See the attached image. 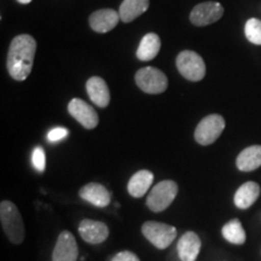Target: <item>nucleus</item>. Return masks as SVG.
Listing matches in <instances>:
<instances>
[{
    "mask_svg": "<svg viewBox=\"0 0 261 261\" xmlns=\"http://www.w3.org/2000/svg\"><path fill=\"white\" fill-rule=\"evenodd\" d=\"M152 181H154V174L150 171H146V169H142V171L133 174V177L129 179L127 190L133 197H143L151 187Z\"/></svg>",
    "mask_w": 261,
    "mask_h": 261,
    "instance_id": "nucleus-17",
    "label": "nucleus"
},
{
    "mask_svg": "<svg viewBox=\"0 0 261 261\" xmlns=\"http://www.w3.org/2000/svg\"><path fill=\"white\" fill-rule=\"evenodd\" d=\"M136 84L143 92L160 94L167 90L168 79L158 68L145 67L136 73Z\"/></svg>",
    "mask_w": 261,
    "mask_h": 261,
    "instance_id": "nucleus-3",
    "label": "nucleus"
},
{
    "mask_svg": "<svg viewBox=\"0 0 261 261\" xmlns=\"http://www.w3.org/2000/svg\"><path fill=\"white\" fill-rule=\"evenodd\" d=\"M68 112L85 128L93 129L98 125V114L96 110L80 98H74L70 100Z\"/></svg>",
    "mask_w": 261,
    "mask_h": 261,
    "instance_id": "nucleus-9",
    "label": "nucleus"
},
{
    "mask_svg": "<svg viewBox=\"0 0 261 261\" xmlns=\"http://www.w3.org/2000/svg\"><path fill=\"white\" fill-rule=\"evenodd\" d=\"M142 232L159 249H166L177 237V228L159 221H146L142 226Z\"/></svg>",
    "mask_w": 261,
    "mask_h": 261,
    "instance_id": "nucleus-6",
    "label": "nucleus"
},
{
    "mask_svg": "<svg viewBox=\"0 0 261 261\" xmlns=\"http://www.w3.org/2000/svg\"><path fill=\"white\" fill-rule=\"evenodd\" d=\"M246 37L254 45H261V21L257 18L248 19L244 27Z\"/></svg>",
    "mask_w": 261,
    "mask_h": 261,
    "instance_id": "nucleus-22",
    "label": "nucleus"
},
{
    "mask_svg": "<svg viewBox=\"0 0 261 261\" xmlns=\"http://www.w3.org/2000/svg\"><path fill=\"white\" fill-rule=\"evenodd\" d=\"M112 261H139V257L137 256L135 253L125 250V252L117 253L116 255L113 257Z\"/></svg>",
    "mask_w": 261,
    "mask_h": 261,
    "instance_id": "nucleus-25",
    "label": "nucleus"
},
{
    "mask_svg": "<svg viewBox=\"0 0 261 261\" xmlns=\"http://www.w3.org/2000/svg\"><path fill=\"white\" fill-rule=\"evenodd\" d=\"M80 197L96 207H107L112 201V196L106 187L98 182H89L80 189Z\"/></svg>",
    "mask_w": 261,
    "mask_h": 261,
    "instance_id": "nucleus-13",
    "label": "nucleus"
},
{
    "mask_svg": "<svg viewBox=\"0 0 261 261\" xmlns=\"http://www.w3.org/2000/svg\"><path fill=\"white\" fill-rule=\"evenodd\" d=\"M237 168L242 172H252L261 167V145L248 146L238 155Z\"/></svg>",
    "mask_w": 261,
    "mask_h": 261,
    "instance_id": "nucleus-18",
    "label": "nucleus"
},
{
    "mask_svg": "<svg viewBox=\"0 0 261 261\" xmlns=\"http://www.w3.org/2000/svg\"><path fill=\"white\" fill-rule=\"evenodd\" d=\"M86 91L92 103L99 108H106L109 106L110 92L108 85L102 77L92 76L87 80Z\"/></svg>",
    "mask_w": 261,
    "mask_h": 261,
    "instance_id": "nucleus-14",
    "label": "nucleus"
},
{
    "mask_svg": "<svg viewBox=\"0 0 261 261\" xmlns=\"http://www.w3.org/2000/svg\"><path fill=\"white\" fill-rule=\"evenodd\" d=\"M177 68L181 76L189 81H201L205 76L204 61L194 51L185 50L177 57Z\"/></svg>",
    "mask_w": 261,
    "mask_h": 261,
    "instance_id": "nucleus-5",
    "label": "nucleus"
},
{
    "mask_svg": "<svg viewBox=\"0 0 261 261\" xmlns=\"http://www.w3.org/2000/svg\"><path fill=\"white\" fill-rule=\"evenodd\" d=\"M68 136V129L64 128V127H56V128L51 129L47 135V139L48 142L55 143V142H60L65 137Z\"/></svg>",
    "mask_w": 261,
    "mask_h": 261,
    "instance_id": "nucleus-24",
    "label": "nucleus"
},
{
    "mask_svg": "<svg viewBox=\"0 0 261 261\" xmlns=\"http://www.w3.org/2000/svg\"><path fill=\"white\" fill-rule=\"evenodd\" d=\"M225 120L221 115L212 114L201 120L195 129V139L201 145H211L223 133Z\"/></svg>",
    "mask_w": 261,
    "mask_h": 261,
    "instance_id": "nucleus-7",
    "label": "nucleus"
},
{
    "mask_svg": "<svg viewBox=\"0 0 261 261\" xmlns=\"http://www.w3.org/2000/svg\"><path fill=\"white\" fill-rule=\"evenodd\" d=\"M77 244L73 233L63 231L58 236L56 247L52 253V261H76Z\"/></svg>",
    "mask_w": 261,
    "mask_h": 261,
    "instance_id": "nucleus-10",
    "label": "nucleus"
},
{
    "mask_svg": "<svg viewBox=\"0 0 261 261\" xmlns=\"http://www.w3.org/2000/svg\"><path fill=\"white\" fill-rule=\"evenodd\" d=\"M37 41L28 34L17 35L12 39L8 52V70L16 81H23L31 74L34 63Z\"/></svg>",
    "mask_w": 261,
    "mask_h": 261,
    "instance_id": "nucleus-1",
    "label": "nucleus"
},
{
    "mask_svg": "<svg viewBox=\"0 0 261 261\" xmlns=\"http://www.w3.org/2000/svg\"><path fill=\"white\" fill-rule=\"evenodd\" d=\"M177 249L181 261H195L201 250L200 237L192 231H188L179 240Z\"/></svg>",
    "mask_w": 261,
    "mask_h": 261,
    "instance_id": "nucleus-15",
    "label": "nucleus"
},
{
    "mask_svg": "<svg viewBox=\"0 0 261 261\" xmlns=\"http://www.w3.org/2000/svg\"><path fill=\"white\" fill-rule=\"evenodd\" d=\"M160 50H161V40L159 35L155 33H148L140 41L137 50V58L143 62L152 61L158 56Z\"/></svg>",
    "mask_w": 261,
    "mask_h": 261,
    "instance_id": "nucleus-19",
    "label": "nucleus"
},
{
    "mask_svg": "<svg viewBox=\"0 0 261 261\" xmlns=\"http://www.w3.org/2000/svg\"><path fill=\"white\" fill-rule=\"evenodd\" d=\"M149 0H123L120 5V18L125 23L135 21L149 9Z\"/></svg>",
    "mask_w": 261,
    "mask_h": 261,
    "instance_id": "nucleus-20",
    "label": "nucleus"
},
{
    "mask_svg": "<svg viewBox=\"0 0 261 261\" xmlns=\"http://www.w3.org/2000/svg\"><path fill=\"white\" fill-rule=\"evenodd\" d=\"M221 233L227 242L232 244H243L246 242V231L238 219H233L225 224Z\"/></svg>",
    "mask_w": 261,
    "mask_h": 261,
    "instance_id": "nucleus-21",
    "label": "nucleus"
},
{
    "mask_svg": "<svg viewBox=\"0 0 261 261\" xmlns=\"http://www.w3.org/2000/svg\"><path fill=\"white\" fill-rule=\"evenodd\" d=\"M18 3H21V4H29V3L32 2V0H17Z\"/></svg>",
    "mask_w": 261,
    "mask_h": 261,
    "instance_id": "nucleus-26",
    "label": "nucleus"
},
{
    "mask_svg": "<svg viewBox=\"0 0 261 261\" xmlns=\"http://www.w3.org/2000/svg\"><path fill=\"white\" fill-rule=\"evenodd\" d=\"M178 194V185L173 180H163L151 189L146 198V205L152 212H162L171 205Z\"/></svg>",
    "mask_w": 261,
    "mask_h": 261,
    "instance_id": "nucleus-4",
    "label": "nucleus"
},
{
    "mask_svg": "<svg viewBox=\"0 0 261 261\" xmlns=\"http://www.w3.org/2000/svg\"><path fill=\"white\" fill-rule=\"evenodd\" d=\"M79 233L85 242L99 244L109 236V228L102 221L85 219L79 225Z\"/></svg>",
    "mask_w": 261,
    "mask_h": 261,
    "instance_id": "nucleus-11",
    "label": "nucleus"
},
{
    "mask_svg": "<svg viewBox=\"0 0 261 261\" xmlns=\"http://www.w3.org/2000/svg\"><path fill=\"white\" fill-rule=\"evenodd\" d=\"M224 15V8L220 3L205 2L196 5L190 14L191 23L196 27H204L219 21Z\"/></svg>",
    "mask_w": 261,
    "mask_h": 261,
    "instance_id": "nucleus-8",
    "label": "nucleus"
},
{
    "mask_svg": "<svg viewBox=\"0 0 261 261\" xmlns=\"http://www.w3.org/2000/svg\"><path fill=\"white\" fill-rule=\"evenodd\" d=\"M32 161L33 166L38 172L41 173L45 171V168H46V156H45V150L41 146H37L33 150Z\"/></svg>",
    "mask_w": 261,
    "mask_h": 261,
    "instance_id": "nucleus-23",
    "label": "nucleus"
},
{
    "mask_svg": "<svg viewBox=\"0 0 261 261\" xmlns=\"http://www.w3.org/2000/svg\"><path fill=\"white\" fill-rule=\"evenodd\" d=\"M260 196V187L259 184L254 181H247L238 188L234 194V204L240 210H247L252 207Z\"/></svg>",
    "mask_w": 261,
    "mask_h": 261,
    "instance_id": "nucleus-16",
    "label": "nucleus"
},
{
    "mask_svg": "<svg viewBox=\"0 0 261 261\" xmlns=\"http://www.w3.org/2000/svg\"><path fill=\"white\" fill-rule=\"evenodd\" d=\"M120 14L113 9H102L94 11L90 16L91 28L97 33H108L113 31L120 21Z\"/></svg>",
    "mask_w": 261,
    "mask_h": 261,
    "instance_id": "nucleus-12",
    "label": "nucleus"
},
{
    "mask_svg": "<svg viewBox=\"0 0 261 261\" xmlns=\"http://www.w3.org/2000/svg\"><path fill=\"white\" fill-rule=\"evenodd\" d=\"M0 221L3 230L10 242L21 244L24 240V224L18 208L10 201H3L0 204Z\"/></svg>",
    "mask_w": 261,
    "mask_h": 261,
    "instance_id": "nucleus-2",
    "label": "nucleus"
}]
</instances>
